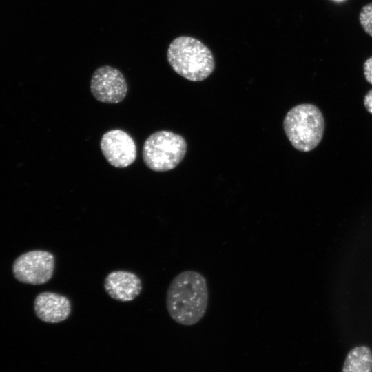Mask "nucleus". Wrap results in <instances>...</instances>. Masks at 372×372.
I'll return each instance as SVG.
<instances>
[{
    "instance_id": "obj_5",
    "label": "nucleus",
    "mask_w": 372,
    "mask_h": 372,
    "mask_svg": "<svg viewBox=\"0 0 372 372\" xmlns=\"http://www.w3.org/2000/svg\"><path fill=\"white\" fill-rule=\"evenodd\" d=\"M54 265L55 258L52 253L34 250L19 256L13 263L12 271L19 282L39 285L52 278Z\"/></svg>"
},
{
    "instance_id": "obj_11",
    "label": "nucleus",
    "mask_w": 372,
    "mask_h": 372,
    "mask_svg": "<svg viewBox=\"0 0 372 372\" xmlns=\"http://www.w3.org/2000/svg\"><path fill=\"white\" fill-rule=\"evenodd\" d=\"M359 21L364 31L372 37V2L362 8L359 14Z\"/></svg>"
},
{
    "instance_id": "obj_14",
    "label": "nucleus",
    "mask_w": 372,
    "mask_h": 372,
    "mask_svg": "<svg viewBox=\"0 0 372 372\" xmlns=\"http://www.w3.org/2000/svg\"><path fill=\"white\" fill-rule=\"evenodd\" d=\"M335 1H342V0H335Z\"/></svg>"
},
{
    "instance_id": "obj_7",
    "label": "nucleus",
    "mask_w": 372,
    "mask_h": 372,
    "mask_svg": "<svg viewBox=\"0 0 372 372\" xmlns=\"http://www.w3.org/2000/svg\"><path fill=\"white\" fill-rule=\"evenodd\" d=\"M100 146L107 162L114 167H126L136 160L135 142L123 130L116 129L105 132L101 138Z\"/></svg>"
},
{
    "instance_id": "obj_4",
    "label": "nucleus",
    "mask_w": 372,
    "mask_h": 372,
    "mask_svg": "<svg viewBox=\"0 0 372 372\" xmlns=\"http://www.w3.org/2000/svg\"><path fill=\"white\" fill-rule=\"evenodd\" d=\"M187 152L185 138L170 131L161 130L152 134L144 142L142 155L144 163L155 172L175 168Z\"/></svg>"
},
{
    "instance_id": "obj_2",
    "label": "nucleus",
    "mask_w": 372,
    "mask_h": 372,
    "mask_svg": "<svg viewBox=\"0 0 372 372\" xmlns=\"http://www.w3.org/2000/svg\"><path fill=\"white\" fill-rule=\"evenodd\" d=\"M167 60L177 74L192 81H203L215 68L210 50L190 37H179L172 41L167 50Z\"/></svg>"
},
{
    "instance_id": "obj_9",
    "label": "nucleus",
    "mask_w": 372,
    "mask_h": 372,
    "mask_svg": "<svg viewBox=\"0 0 372 372\" xmlns=\"http://www.w3.org/2000/svg\"><path fill=\"white\" fill-rule=\"evenodd\" d=\"M104 289L112 299L123 302H130L140 295L142 282L135 273L117 270L106 276Z\"/></svg>"
},
{
    "instance_id": "obj_10",
    "label": "nucleus",
    "mask_w": 372,
    "mask_h": 372,
    "mask_svg": "<svg viewBox=\"0 0 372 372\" xmlns=\"http://www.w3.org/2000/svg\"><path fill=\"white\" fill-rule=\"evenodd\" d=\"M342 372H372V351L366 346L352 349L346 356Z\"/></svg>"
},
{
    "instance_id": "obj_6",
    "label": "nucleus",
    "mask_w": 372,
    "mask_h": 372,
    "mask_svg": "<svg viewBox=\"0 0 372 372\" xmlns=\"http://www.w3.org/2000/svg\"><path fill=\"white\" fill-rule=\"evenodd\" d=\"M90 90L97 101L114 104L125 99L127 92V84L118 69L103 65L94 72L90 81Z\"/></svg>"
},
{
    "instance_id": "obj_1",
    "label": "nucleus",
    "mask_w": 372,
    "mask_h": 372,
    "mask_svg": "<svg viewBox=\"0 0 372 372\" xmlns=\"http://www.w3.org/2000/svg\"><path fill=\"white\" fill-rule=\"evenodd\" d=\"M208 287L205 278L199 272L184 271L169 284L166 294V307L176 322L191 326L204 316L208 304Z\"/></svg>"
},
{
    "instance_id": "obj_8",
    "label": "nucleus",
    "mask_w": 372,
    "mask_h": 372,
    "mask_svg": "<svg viewBox=\"0 0 372 372\" xmlns=\"http://www.w3.org/2000/svg\"><path fill=\"white\" fill-rule=\"evenodd\" d=\"M37 317L46 323L56 324L65 320L70 315V300L66 296L52 291L39 293L34 302Z\"/></svg>"
},
{
    "instance_id": "obj_12",
    "label": "nucleus",
    "mask_w": 372,
    "mask_h": 372,
    "mask_svg": "<svg viewBox=\"0 0 372 372\" xmlns=\"http://www.w3.org/2000/svg\"><path fill=\"white\" fill-rule=\"evenodd\" d=\"M363 70L365 79L372 85V56L365 61Z\"/></svg>"
},
{
    "instance_id": "obj_13",
    "label": "nucleus",
    "mask_w": 372,
    "mask_h": 372,
    "mask_svg": "<svg viewBox=\"0 0 372 372\" xmlns=\"http://www.w3.org/2000/svg\"><path fill=\"white\" fill-rule=\"evenodd\" d=\"M364 105L366 110L372 114V90H369L365 95Z\"/></svg>"
},
{
    "instance_id": "obj_3",
    "label": "nucleus",
    "mask_w": 372,
    "mask_h": 372,
    "mask_svg": "<svg viewBox=\"0 0 372 372\" xmlns=\"http://www.w3.org/2000/svg\"><path fill=\"white\" fill-rule=\"evenodd\" d=\"M283 127L293 147L307 152L316 148L321 141L324 120L321 111L316 105L300 104L287 113Z\"/></svg>"
}]
</instances>
